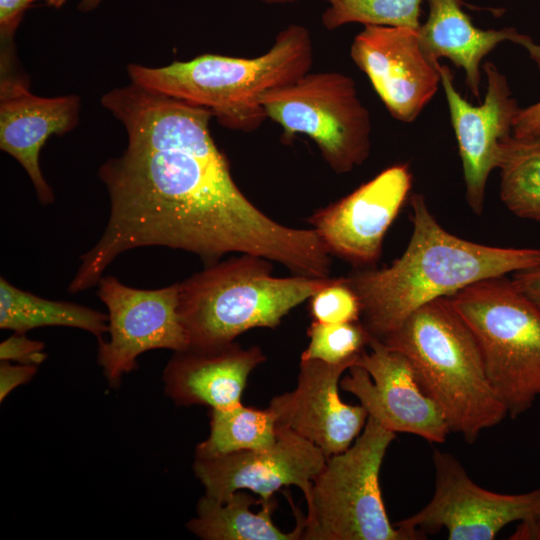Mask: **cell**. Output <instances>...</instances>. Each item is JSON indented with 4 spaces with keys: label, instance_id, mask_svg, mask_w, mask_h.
<instances>
[{
    "label": "cell",
    "instance_id": "cell-1",
    "mask_svg": "<svg viewBox=\"0 0 540 540\" xmlns=\"http://www.w3.org/2000/svg\"><path fill=\"white\" fill-rule=\"evenodd\" d=\"M102 105L123 124L128 144L99 168L109 218L80 256L70 293L97 285L120 254L144 246L188 251L206 265L252 254L294 275L329 276L331 255L313 229L271 219L240 191L210 134L209 109L133 82L107 92Z\"/></svg>",
    "mask_w": 540,
    "mask_h": 540
},
{
    "label": "cell",
    "instance_id": "cell-2",
    "mask_svg": "<svg viewBox=\"0 0 540 540\" xmlns=\"http://www.w3.org/2000/svg\"><path fill=\"white\" fill-rule=\"evenodd\" d=\"M413 232L391 265L363 268L346 276L361 304L360 322L378 340L413 312L485 279L540 266V249L505 248L462 239L446 231L425 198L410 200Z\"/></svg>",
    "mask_w": 540,
    "mask_h": 540
},
{
    "label": "cell",
    "instance_id": "cell-3",
    "mask_svg": "<svg viewBox=\"0 0 540 540\" xmlns=\"http://www.w3.org/2000/svg\"><path fill=\"white\" fill-rule=\"evenodd\" d=\"M312 63L309 30L291 24L257 57L203 54L163 67L130 64L127 71L137 85L207 108L226 128L252 132L267 118L262 95L304 76Z\"/></svg>",
    "mask_w": 540,
    "mask_h": 540
},
{
    "label": "cell",
    "instance_id": "cell-4",
    "mask_svg": "<svg viewBox=\"0 0 540 540\" xmlns=\"http://www.w3.org/2000/svg\"><path fill=\"white\" fill-rule=\"evenodd\" d=\"M412 363L423 391L442 412L451 433L468 443L508 415L494 390L479 345L448 297L413 312L381 339Z\"/></svg>",
    "mask_w": 540,
    "mask_h": 540
},
{
    "label": "cell",
    "instance_id": "cell-5",
    "mask_svg": "<svg viewBox=\"0 0 540 540\" xmlns=\"http://www.w3.org/2000/svg\"><path fill=\"white\" fill-rule=\"evenodd\" d=\"M271 262L240 254L179 283L178 312L188 348L220 346L253 328H276L333 278L275 277Z\"/></svg>",
    "mask_w": 540,
    "mask_h": 540
},
{
    "label": "cell",
    "instance_id": "cell-6",
    "mask_svg": "<svg viewBox=\"0 0 540 540\" xmlns=\"http://www.w3.org/2000/svg\"><path fill=\"white\" fill-rule=\"evenodd\" d=\"M448 298L472 331L508 415L526 412L540 397V308L504 276Z\"/></svg>",
    "mask_w": 540,
    "mask_h": 540
},
{
    "label": "cell",
    "instance_id": "cell-7",
    "mask_svg": "<svg viewBox=\"0 0 540 540\" xmlns=\"http://www.w3.org/2000/svg\"><path fill=\"white\" fill-rule=\"evenodd\" d=\"M396 433L373 418L353 444L327 458L306 500L301 540H422L426 534L392 525L379 474Z\"/></svg>",
    "mask_w": 540,
    "mask_h": 540
},
{
    "label": "cell",
    "instance_id": "cell-8",
    "mask_svg": "<svg viewBox=\"0 0 540 540\" xmlns=\"http://www.w3.org/2000/svg\"><path fill=\"white\" fill-rule=\"evenodd\" d=\"M267 118L282 128V140L308 136L337 174L362 165L371 149V119L354 80L339 72H308L296 81L264 93Z\"/></svg>",
    "mask_w": 540,
    "mask_h": 540
},
{
    "label": "cell",
    "instance_id": "cell-9",
    "mask_svg": "<svg viewBox=\"0 0 540 540\" xmlns=\"http://www.w3.org/2000/svg\"><path fill=\"white\" fill-rule=\"evenodd\" d=\"M433 463L432 499L396 526L425 534L444 528L449 540H493L512 522H540V488L523 494H500L478 486L448 452L435 450Z\"/></svg>",
    "mask_w": 540,
    "mask_h": 540
},
{
    "label": "cell",
    "instance_id": "cell-10",
    "mask_svg": "<svg viewBox=\"0 0 540 540\" xmlns=\"http://www.w3.org/2000/svg\"><path fill=\"white\" fill-rule=\"evenodd\" d=\"M97 295L108 310L107 342H98V363L110 386L118 387L124 374L138 367L137 357L154 349L174 352L188 348L178 312L179 283L143 290L102 276Z\"/></svg>",
    "mask_w": 540,
    "mask_h": 540
},
{
    "label": "cell",
    "instance_id": "cell-11",
    "mask_svg": "<svg viewBox=\"0 0 540 540\" xmlns=\"http://www.w3.org/2000/svg\"><path fill=\"white\" fill-rule=\"evenodd\" d=\"M340 380L373 418L394 433H409L443 443L451 433L435 402L421 388L410 360L372 338Z\"/></svg>",
    "mask_w": 540,
    "mask_h": 540
},
{
    "label": "cell",
    "instance_id": "cell-12",
    "mask_svg": "<svg viewBox=\"0 0 540 540\" xmlns=\"http://www.w3.org/2000/svg\"><path fill=\"white\" fill-rule=\"evenodd\" d=\"M411 186L408 165L395 164L347 196L316 210L308 223L330 255L355 267L371 268L381 256L385 234Z\"/></svg>",
    "mask_w": 540,
    "mask_h": 540
},
{
    "label": "cell",
    "instance_id": "cell-13",
    "mask_svg": "<svg viewBox=\"0 0 540 540\" xmlns=\"http://www.w3.org/2000/svg\"><path fill=\"white\" fill-rule=\"evenodd\" d=\"M326 461V455L315 444L277 425L272 445L195 457L193 471L205 488V495L221 503L239 490H250L261 501H269L277 490L290 485L297 486L307 500L313 479Z\"/></svg>",
    "mask_w": 540,
    "mask_h": 540
},
{
    "label": "cell",
    "instance_id": "cell-14",
    "mask_svg": "<svg viewBox=\"0 0 540 540\" xmlns=\"http://www.w3.org/2000/svg\"><path fill=\"white\" fill-rule=\"evenodd\" d=\"M417 30L365 25L350 47L389 113L405 123L419 116L441 84L440 63L427 58Z\"/></svg>",
    "mask_w": 540,
    "mask_h": 540
},
{
    "label": "cell",
    "instance_id": "cell-15",
    "mask_svg": "<svg viewBox=\"0 0 540 540\" xmlns=\"http://www.w3.org/2000/svg\"><path fill=\"white\" fill-rule=\"evenodd\" d=\"M482 70L487 78V90L483 103L474 106L456 90L449 67L439 65L441 85L462 162L466 200L477 215L483 212L486 184L491 171L496 168L499 144L512 135L514 120L520 110L506 77L497 66L485 62Z\"/></svg>",
    "mask_w": 540,
    "mask_h": 540
},
{
    "label": "cell",
    "instance_id": "cell-16",
    "mask_svg": "<svg viewBox=\"0 0 540 540\" xmlns=\"http://www.w3.org/2000/svg\"><path fill=\"white\" fill-rule=\"evenodd\" d=\"M351 366L300 359L296 388L275 396L268 406L277 425L309 440L327 458L348 449L368 419L361 404L344 403L339 396L341 376Z\"/></svg>",
    "mask_w": 540,
    "mask_h": 540
},
{
    "label": "cell",
    "instance_id": "cell-17",
    "mask_svg": "<svg viewBox=\"0 0 540 540\" xmlns=\"http://www.w3.org/2000/svg\"><path fill=\"white\" fill-rule=\"evenodd\" d=\"M0 60V148L24 168L40 203L52 204L54 192L41 172L39 154L50 136L77 126L80 100L76 95H34L27 80L12 71V57Z\"/></svg>",
    "mask_w": 540,
    "mask_h": 540
},
{
    "label": "cell",
    "instance_id": "cell-18",
    "mask_svg": "<svg viewBox=\"0 0 540 540\" xmlns=\"http://www.w3.org/2000/svg\"><path fill=\"white\" fill-rule=\"evenodd\" d=\"M266 361L261 348L230 342L174 352L163 371L165 394L179 406L221 409L240 403L250 373Z\"/></svg>",
    "mask_w": 540,
    "mask_h": 540
},
{
    "label": "cell",
    "instance_id": "cell-19",
    "mask_svg": "<svg viewBox=\"0 0 540 540\" xmlns=\"http://www.w3.org/2000/svg\"><path fill=\"white\" fill-rule=\"evenodd\" d=\"M427 3L428 17L417 30L423 52L433 63L447 58L463 69L473 96H480L482 59L503 41L523 46L540 71V45L528 35L513 27L483 30L474 26L462 9V0H427Z\"/></svg>",
    "mask_w": 540,
    "mask_h": 540
},
{
    "label": "cell",
    "instance_id": "cell-20",
    "mask_svg": "<svg viewBox=\"0 0 540 540\" xmlns=\"http://www.w3.org/2000/svg\"><path fill=\"white\" fill-rule=\"evenodd\" d=\"M290 503L296 525L293 531L283 532L272 521L274 498L261 501L239 490L221 503L204 495L187 529L203 540H301L304 515Z\"/></svg>",
    "mask_w": 540,
    "mask_h": 540
},
{
    "label": "cell",
    "instance_id": "cell-21",
    "mask_svg": "<svg viewBox=\"0 0 540 540\" xmlns=\"http://www.w3.org/2000/svg\"><path fill=\"white\" fill-rule=\"evenodd\" d=\"M46 326L82 329L100 342L103 334L108 332V315L76 303L39 297L1 277L0 328L26 333Z\"/></svg>",
    "mask_w": 540,
    "mask_h": 540
},
{
    "label": "cell",
    "instance_id": "cell-22",
    "mask_svg": "<svg viewBox=\"0 0 540 540\" xmlns=\"http://www.w3.org/2000/svg\"><path fill=\"white\" fill-rule=\"evenodd\" d=\"M500 198L514 215L540 221V133L500 142Z\"/></svg>",
    "mask_w": 540,
    "mask_h": 540
},
{
    "label": "cell",
    "instance_id": "cell-23",
    "mask_svg": "<svg viewBox=\"0 0 540 540\" xmlns=\"http://www.w3.org/2000/svg\"><path fill=\"white\" fill-rule=\"evenodd\" d=\"M277 421L272 410L240 403L210 410V433L195 449V457H213L260 449L276 440Z\"/></svg>",
    "mask_w": 540,
    "mask_h": 540
},
{
    "label": "cell",
    "instance_id": "cell-24",
    "mask_svg": "<svg viewBox=\"0 0 540 540\" xmlns=\"http://www.w3.org/2000/svg\"><path fill=\"white\" fill-rule=\"evenodd\" d=\"M327 3L321 23L335 30L350 23L405 27H420L422 0H322Z\"/></svg>",
    "mask_w": 540,
    "mask_h": 540
},
{
    "label": "cell",
    "instance_id": "cell-25",
    "mask_svg": "<svg viewBox=\"0 0 540 540\" xmlns=\"http://www.w3.org/2000/svg\"><path fill=\"white\" fill-rule=\"evenodd\" d=\"M309 344L301 359H317L329 364H355L372 337L360 321L325 324L312 321L307 330Z\"/></svg>",
    "mask_w": 540,
    "mask_h": 540
},
{
    "label": "cell",
    "instance_id": "cell-26",
    "mask_svg": "<svg viewBox=\"0 0 540 540\" xmlns=\"http://www.w3.org/2000/svg\"><path fill=\"white\" fill-rule=\"evenodd\" d=\"M309 300L310 315L313 321L325 324L360 321V300L347 282L346 277H333Z\"/></svg>",
    "mask_w": 540,
    "mask_h": 540
},
{
    "label": "cell",
    "instance_id": "cell-27",
    "mask_svg": "<svg viewBox=\"0 0 540 540\" xmlns=\"http://www.w3.org/2000/svg\"><path fill=\"white\" fill-rule=\"evenodd\" d=\"M44 348L42 341L29 339L25 333L14 332L0 343V360L38 366L47 358Z\"/></svg>",
    "mask_w": 540,
    "mask_h": 540
},
{
    "label": "cell",
    "instance_id": "cell-28",
    "mask_svg": "<svg viewBox=\"0 0 540 540\" xmlns=\"http://www.w3.org/2000/svg\"><path fill=\"white\" fill-rule=\"evenodd\" d=\"M35 0H0V36L2 47H11L16 29L18 28L27 8Z\"/></svg>",
    "mask_w": 540,
    "mask_h": 540
},
{
    "label": "cell",
    "instance_id": "cell-29",
    "mask_svg": "<svg viewBox=\"0 0 540 540\" xmlns=\"http://www.w3.org/2000/svg\"><path fill=\"white\" fill-rule=\"evenodd\" d=\"M37 372V365H12L9 361L0 364V401L2 402L16 387L29 382Z\"/></svg>",
    "mask_w": 540,
    "mask_h": 540
},
{
    "label": "cell",
    "instance_id": "cell-30",
    "mask_svg": "<svg viewBox=\"0 0 540 540\" xmlns=\"http://www.w3.org/2000/svg\"><path fill=\"white\" fill-rule=\"evenodd\" d=\"M540 133V101L520 108L513 124L512 135L524 137Z\"/></svg>",
    "mask_w": 540,
    "mask_h": 540
},
{
    "label": "cell",
    "instance_id": "cell-31",
    "mask_svg": "<svg viewBox=\"0 0 540 540\" xmlns=\"http://www.w3.org/2000/svg\"><path fill=\"white\" fill-rule=\"evenodd\" d=\"M512 282L523 295L540 308V266L516 272Z\"/></svg>",
    "mask_w": 540,
    "mask_h": 540
},
{
    "label": "cell",
    "instance_id": "cell-32",
    "mask_svg": "<svg viewBox=\"0 0 540 540\" xmlns=\"http://www.w3.org/2000/svg\"><path fill=\"white\" fill-rule=\"evenodd\" d=\"M102 0H79L78 7L82 12L94 10Z\"/></svg>",
    "mask_w": 540,
    "mask_h": 540
},
{
    "label": "cell",
    "instance_id": "cell-33",
    "mask_svg": "<svg viewBox=\"0 0 540 540\" xmlns=\"http://www.w3.org/2000/svg\"><path fill=\"white\" fill-rule=\"evenodd\" d=\"M267 5H283L298 2L300 0H255Z\"/></svg>",
    "mask_w": 540,
    "mask_h": 540
},
{
    "label": "cell",
    "instance_id": "cell-34",
    "mask_svg": "<svg viewBox=\"0 0 540 540\" xmlns=\"http://www.w3.org/2000/svg\"><path fill=\"white\" fill-rule=\"evenodd\" d=\"M49 6L61 8L66 0H44Z\"/></svg>",
    "mask_w": 540,
    "mask_h": 540
}]
</instances>
